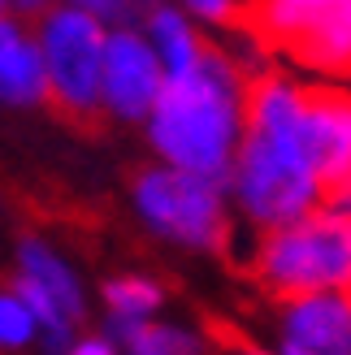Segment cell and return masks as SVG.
Masks as SVG:
<instances>
[{
	"label": "cell",
	"instance_id": "cell-2",
	"mask_svg": "<svg viewBox=\"0 0 351 355\" xmlns=\"http://www.w3.org/2000/svg\"><path fill=\"white\" fill-rule=\"evenodd\" d=\"M248 92L252 69L234 52L208 44L200 65L165 78V92L144 126L152 161L230 187L248 130Z\"/></svg>",
	"mask_w": 351,
	"mask_h": 355
},
{
	"label": "cell",
	"instance_id": "cell-22",
	"mask_svg": "<svg viewBox=\"0 0 351 355\" xmlns=\"http://www.w3.org/2000/svg\"><path fill=\"white\" fill-rule=\"evenodd\" d=\"M273 355H308V351L295 347V343H286V338H273Z\"/></svg>",
	"mask_w": 351,
	"mask_h": 355
},
{
	"label": "cell",
	"instance_id": "cell-4",
	"mask_svg": "<svg viewBox=\"0 0 351 355\" xmlns=\"http://www.w3.org/2000/svg\"><path fill=\"white\" fill-rule=\"evenodd\" d=\"M248 269L256 286L277 304L329 291L351 295V221L321 204L282 230L256 234Z\"/></svg>",
	"mask_w": 351,
	"mask_h": 355
},
{
	"label": "cell",
	"instance_id": "cell-21",
	"mask_svg": "<svg viewBox=\"0 0 351 355\" xmlns=\"http://www.w3.org/2000/svg\"><path fill=\"white\" fill-rule=\"evenodd\" d=\"M225 355H273V347L265 351V347H256V343H234V347L225 351Z\"/></svg>",
	"mask_w": 351,
	"mask_h": 355
},
{
	"label": "cell",
	"instance_id": "cell-20",
	"mask_svg": "<svg viewBox=\"0 0 351 355\" xmlns=\"http://www.w3.org/2000/svg\"><path fill=\"white\" fill-rule=\"evenodd\" d=\"M325 208H334L339 217H347V221H351V178H347L343 187H334V191L325 195Z\"/></svg>",
	"mask_w": 351,
	"mask_h": 355
},
{
	"label": "cell",
	"instance_id": "cell-19",
	"mask_svg": "<svg viewBox=\"0 0 351 355\" xmlns=\"http://www.w3.org/2000/svg\"><path fill=\"white\" fill-rule=\"evenodd\" d=\"M57 5H61V0H13V13L26 17V22H40V17L48 9H57Z\"/></svg>",
	"mask_w": 351,
	"mask_h": 355
},
{
	"label": "cell",
	"instance_id": "cell-13",
	"mask_svg": "<svg viewBox=\"0 0 351 355\" xmlns=\"http://www.w3.org/2000/svg\"><path fill=\"white\" fill-rule=\"evenodd\" d=\"M139 31L148 35V44H152L156 57H161L169 78L173 74H187V69L200 65V57L208 52L204 35H200V22L178 5V0H161V5L144 17V26H139Z\"/></svg>",
	"mask_w": 351,
	"mask_h": 355
},
{
	"label": "cell",
	"instance_id": "cell-10",
	"mask_svg": "<svg viewBox=\"0 0 351 355\" xmlns=\"http://www.w3.org/2000/svg\"><path fill=\"white\" fill-rule=\"evenodd\" d=\"M277 338L304 347L308 355H351V295H304L277 304Z\"/></svg>",
	"mask_w": 351,
	"mask_h": 355
},
{
	"label": "cell",
	"instance_id": "cell-1",
	"mask_svg": "<svg viewBox=\"0 0 351 355\" xmlns=\"http://www.w3.org/2000/svg\"><path fill=\"white\" fill-rule=\"evenodd\" d=\"M304 78L256 69L248 92V130L230 173L234 212L256 234L282 230L325 204V182L308 144Z\"/></svg>",
	"mask_w": 351,
	"mask_h": 355
},
{
	"label": "cell",
	"instance_id": "cell-14",
	"mask_svg": "<svg viewBox=\"0 0 351 355\" xmlns=\"http://www.w3.org/2000/svg\"><path fill=\"white\" fill-rule=\"evenodd\" d=\"M40 347V321L13 286L0 291V355H22Z\"/></svg>",
	"mask_w": 351,
	"mask_h": 355
},
{
	"label": "cell",
	"instance_id": "cell-18",
	"mask_svg": "<svg viewBox=\"0 0 351 355\" xmlns=\"http://www.w3.org/2000/svg\"><path fill=\"white\" fill-rule=\"evenodd\" d=\"M65 355H126V351H121V347H117L104 329H83L78 338L69 343V351H65Z\"/></svg>",
	"mask_w": 351,
	"mask_h": 355
},
{
	"label": "cell",
	"instance_id": "cell-17",
	"mask_svg": "<svg viewBox=\"0 0 351 355\" xmlns=\"http://www.w3.org/2000/svg\"><path fill=\"white\" fill-rule=\"evenodd\" d=\"M178 5L200 26H217V31L248 26V17H252V0H178Z\"/></svg>",
	"mask_w": 351,
	"mask_h": 355
},
{
	"label": "cell",
	"instance_id": "cell-5",
	"mask_svg": "<svg viewBox=\"0 0 351 355\" xmlns=\"http://www.w3.org/2000/svg\"><path fill=\"white\" fill-rule=\"evenodd\" d=\"M248 31L317 78H351V0H252Z\"/></svg>",
	"mask_w": 351,
	"mask_h": 355
},
{
	"label": "cell",
	"instance_id": "cell-7",
	"mask_svg": "<svg viewBox=\"0 0 351 355\" xmlns=\"http://www.w3.org/2000/svg\"><path fill=\"white\" fill-rule=\"evenodd\" d=\"M9 286L31 304L40 321V355H65L83 334L92 312L83 273L69 264L44 234H22L13 247V282Z\"/></svg>",
	"mask_w": 351,
	"mask_h": 355
},
{
	"label": "cell",
	"instance_id": "cell-12",
	"mask_svg": "<svg viewBox=\"0 0 351 355\" xmlns=\"http://www.w3.org/2000/svg\"><path fill=\"white\" fill-rule=\"evenodd\" d=\"M100 308H104L100 329L109 334L121 351H126L152 321H161L165 286L152 273H139V269L113 273V277L100 282Z\"/></svg>",
	"mask_w": 351,
	"mask_h": 355
},
{
	"label": "cell",
	"instance_id": "cell-11",
	"mask_svg": "<svg viewBox=\"0 0 351 355\" xmlns=\"http://www.w3.org/2000/svg\"><path fill=\"white\" fill-rule=\"evenodd\" d=\"M48 104V69L40 52V35L26 17H0V109L31 113Z\"/></svg>",
	"mask_w": 351,
	"mask_h": 355
},
{
	"label": "cell",
	"instance_id": "cell-15",
	"mask_svg": "<svg viewBox=\"0 0 351 355\" xmlns=\"http://www.w3.org/2000/svg\"><path fill=\"white\" fill-rule=\"evenodd\" d=\"M126 355H208L204 334L173 325V321H152L139 338L126 347Z\"/></svg>",
	"mask_w": 351,
	"mask_h": 355
},
{
	"label": "cell",
	"instance_id": "cell-8",
	"mask_svg": "<svg viewBox=\"0 0 351 355\" xmlns=\"http://www.w3.org/2000/svg\"><path fill=\"white\" fill-rule=\"evenodd\" d=\"M165 65L152 52L139 26H113L104 44V78H100V117L117 126H148L156 100L165 92Z\"/></svg>",
	"mask_w": 351,
	"mask_h": 355
},
{
	"label": "cell",
	"instance_id": "cell-6",
	"mask_svg": "<svg viewBox=\"0 0 351 355\" xmlns=\"http://www.w3.org/2000/svg\"><path fill=\"white\" fill-rule=\"evenodd\" d=\"M35 35H40V52L48 69V104L69 121L100 117L109 26L74 5H57L35 22Z\"/></svg>",
	"mask_w": 351,
	"mask_h": 355
},
{
	"label": "cell",
	"instance_id": "cell-9",
	"mask_svg": "<svg viewBox=\"0 0 351 355\" xmlns=\"http://www.w3.org/2000/svg\"><path fill=\"white\" fill-rule=\"evenodd\" d=\"M304 121H308V144H312V156H317L325 195H329L351 178V92L343 83H308Z\"/></svg>",
	"mask_w": 351,
	"mask_h": 355
},
{
	"label": "cell",
	"instance_id": "cell-23",
	"mask_svg": "<svg viewBox=\"0 0 351 355\" xmlns=\"http://www.w3.org/2000/svg\"><path fill=\"white\" fill-rule=\"evenodd\" d=\"M13 13V0H0V17H9Z\"/></svg>",
	"mask_w": 351,
	"mask_h": 355
},
{
	"label": "cell",
	"instance_id": "cell-16",
	"mask_svg": "<svg viewBox=\"0 0 351 355\" xmlns=\"http://www.w3.org/2000/svg\"><path fill=\"white\" fill-rule=\"evenodd\" d=\"M61 5H74L83 13H92L113 31V26H144V17L161 5V0H61Z\"/></svg>",
	"mask_w": 351,
	"mask_h": 355
},
{
	"label": "cell",
	"instance_id": "cell-3",
	"mask_svg": "<svg viewBox=\"0 0 351 355\" xmlns=\"http://www.w3.org/2000/svg\"><path fill=\"white\" fill-rule=\"evenodd\" d=\"M130 208L152 239L196 256H225L234 243L230 187L152 161L130 178Z\"/></svg>",
	"mask_w": 351,
	"mask_h": 355
}]
</instances>
